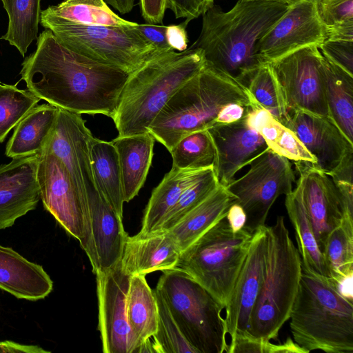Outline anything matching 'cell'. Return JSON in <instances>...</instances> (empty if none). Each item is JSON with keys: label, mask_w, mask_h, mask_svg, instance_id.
<instances>
[{"label": "cell", "mask_w": 353, "mask_h": 353, "mask_svg": "<svg viewBox=\"0 0 353 353\" xmlns=\"http://www.w3.org/2000/svg\"><path fill=\"white\" fill-rule=\"evenodd\" d=\"M36 46L19 72L27 90L71 112L114 117L130 73L68 49L49 29L39 34Z\"/></svg>", "instance_id": "6da1fadb"}, {"label": "cell", "mask_w": 353, "mask_h": 353, "mask_svg": "<svg viewBox=\"0 0 353 353\" xmlns=\"http://www.w3.org/2000/svg\"><path fill=\"white\" fill-rule=\"evenodd\" d=\"M290 4L275 0H238L228 11L214 4L202 15L200 34L188 48L202 50L205 64L246 87L263 63L256 46Z\"/></svg>", "instance_id": "7a4b0ae2"}, {"label": "cell", "mask_w": 353, "mask_h": 353, "mask_svg": "<svg viewBox=\"0 0 353 353\" xmlns=\"http://www.w3.org/2000/svg\"><path fill=\"white\" fill-rule=\"evenodd\" d=\"M205 65L202 50L159 52L131 72L112 118L119 137L143 134L171 97Z\"/></svg>", "instance_id": "3957f363"}, {"label": "cell", "mask_w": 353, "mask_h": 353, "mask_svg": "<svg viewBox=\"0 0 353 353\" xmlns=\"http://www.w3.org/2000/svg\"><path fill=\"white\" fill-rule=\"evenodd\" d=\"M234 103L260 106L244 85L205 64L171 97L148 131L170 152L183 137L216 125L223 107Z\"/></svg>", "instance_id": "277c9868"}, {"label": "cell", "mask_w": 353, "mask_h": 353, "mask_svg": "<svg viewBox=\"0 0 353 353\" xmlns=\"http://www.w3.org/2000/svg\"><path fill=\"white\" fill-rule=\"evenodd\" d=\"M293 341L306 352H353V301L330 279L302 267L290 315Z\"/></svg>", "instance_id": "5b68a950"}, {"label": "cell", "mask_w": 353, "mask_h": 353, "mask_svg": "<svg viewBox=\"0 0 353 353\" xmlns=\"http://www.w3.org/2000/svg\"><path fill=\"white\" fill-rule=\"evenodd\" d=\"M263 279L253 307L248 333L263 342L277 340L289 320L302 273L298 249L292 241L283 216L266 226Z\"/></svg>", "instance_id": "8992f818"}, {"label": "cell", "mask_w": 353, "mask_h": 353, "mask_svg": "<svg viewBox=\"0 0 353 353\" xmlns=\"http://www.w3.org/2000/svg\"><path fill=\"white\" fill-rule=\"evenodd\" d=\"M155 290L197 353H228L224 307L203 286L176 267L163 272Z\"/></svg>", "instance_id": "52a82bcc"}, {"label": "cell", "mask_w": 353, "mask_h": 353, "mask_svg": "<svg viewBox=\"0 0 353 353\" xmlns=\"http://www.w3.org/2000/svg\"><path fill=\"white\" fill-rule=\"evenodd\" d=\"M252 237V234L244 228L233 232L224 217L181 252L176 267L225 308Z\"/></svg>", "instance_id": "ba28073f"}, {"label": "cell", "mask_w": 353, "mask_h": 353, "mask_svg": "<svg viewBox=\"0 0 353 353\" xmlns=\"http://www.w3.org/2000/svg\"><path fill=\"white\" fill-rule=\"evenodd\" d=\"M41 25L68 49L131 73L159 50L133 27L88 26L41 12Z\"/></svg>", "instance_id": "9c48e42d"}, {"label": "cell", "mask_w": 353, "mask_h": 353, "mask_svg": "<svg viewBox=\"0 0 353 353\" xmlns=\"http://www.w3.org/2000/svg\"><path fill=\"white\" fill-rule=\"evenodd\" d=\"M249 165L248 171L234 179L227 188L245 212L244 228L253 234L265 225L276 199L292 191L295 176L290 161L268 147Z\"/></svg>", "instance_id": "30bf717a"}, {"label": "cell", "mask_w": 353, "mask_h": 353, "mask_svg": "<svg viewBox=\"0 0 353 353\" xmlns=\"http://www.w3.org/2000/svg\"><path fill=\"white\" fill-rule=\"evenodd\" d=\"M37 181L44 208L77 239L94 263L89 212L61 160L46 148L37 154Z\"/></svg>", "instance_id": "8fae6325"}, {"label": "cell", "mask_w": 353, "mask_h": 353, "mask_svg": "<svg viewBox=\"0 0 353 353\" xmlns=\"http://www.w3.org/2000/svg\"><path fill=\"white\" fill-rule=\"evenodd\" d=\"M269 64L288 114L301 110L330 118L318 47L301 48Z\"/></svg>", "instance_id": "7c38bea8"}, {"label": "cell", "mask_w": 353, "mask_h": 353, "mask_svg": "<svg viewBox=\"0 0 353 353\" xmlns=\"http://www.w3.org/2000/svg\"><path fill=\"white\" fill-rule=\"evenodd\" d=\"M317 3L318 0H297L290 4L257 43V54L263 64L274 62L305 47H321L326 40V29Z\"/></svg>", "instance_id": "4fadbf2b"}, {"label": "cell", "mask_w": 353, "mask_h": 353, "mask_svg": "<svg viewBox=\"0 0 353 353\" xmlns=\"http://www.w3.org/2000/svg\"><path fill=\"white\" fill-rule=\"evenodd\" d=\"M81 114L58 108L57 119L43 148L64 165L83 203L99 193L94 181L89 150L92 136Z\"/></svg>", "instance_id": "5bb4252c"}, {"label": "cell", "mask_w": 353, "mask_h": 353, "mask_svg": "<svg viewBox=\"0 0 353 353\" xmlns=\"http://www.w3.org/2000/svg\"><path fill=\"white\" fill-rule=\"evenodd\" d=\"M299 172L295 188L298 190L322 252L331 232L345 218H353V205L341 196L330 176L316 168L311 163H294Z\"/></svg>", "instance_id": "9a60e30c"}, {"label": "cell", "mask_w": 353, "mask_h": 353, "mask_svg": "<svg viewBox=\"0 0 353 353\" xmlns=\"http://www.w3.org/2000/svg\"><path fill=\"white\" fill-rule=\"evenodd\" d=\"M99 325L104 353H138L139 343L127 317L126 301L131 276L121 262L96 274Z\"/></svg>", "instance_id": "2e32d148"}, {"label": "cell", "mask_w": 353, "mask_h": 353, "mask_svg": "<svg viewBox=\"0 0 353 353\" xmlns=\"http://www.w3.org/2000/svg\"><path fill=\"white\" fill-rule=\"evenodd\" d=\"M285 125L316 159L314 166L327 175L353 160V142L330 117L296 110L289 113Z\"/></svg>", "instance_id": "e0dca14e"}, {"label": "cell", "mask_w": 353, "mask_h": 353, "mask_svg": "<svg viewBox=\"0 0 353 353\" xmlns=\"http://www.w3.org/2000/svg\"><path fill=\"white\" fill-rule=\"evenodd\" d=\"M265 230L266 225L252 234L247 255L224 308L229 345L237 334L248 333L252 310L263 279Z\"/></svg>", "instance_id": "ac0fdd59"}, {"label": "cell", "mask_w": 353, "mask_h": 353, "mask_svg": "<svg viewBox=\"0 0 353 353\" xmlns=\"http://www.w3.org/2000/svg\"><path fill=\"white\" fill-rule=\"evenodd\" d=\"M208 130L216 151V176L225 187L240 170L268 148L263 137L248 124L245 117L232 123L216 124Z\"/></svg>", "instance_id": "d6986e66"}, {"label": "cell", "mask_w": 353, "mask_h": 353, "mask_svg": "<svg viewBox=\"0 0 353 353\" xmlns=\"http://www.w3.org/2000/svg\"><path fill=\"white\" fill-rule=\"evenodd\" d=\"M37 166V154L0 165V230L12 226L41 200Z\"/></svg>", "instance_id": "ffe728a7"}, {"label": "cell", "mask_w": 353, "mask_h": 353, "mask_svg": "<svg viewBox=\"0 0 353 353\" xmlns=\"http://www.w3.org/2000/svg\"><path fill=\"white\" fill-rule=\"evenodd\" d=\"M90 227L94 250L92 271L105 272L121 259L128 234L122 219L100 192L88 199Z\"/></svg>", "instance_id": "44dd1931"}, {"label": "cell", "mask_w": 353, "mask_h": 353, "mask_svg": "<svg viewBox=\"0 0 353 353\" xmlns=\"http://www.w3.org/2000/svg\"><path fill=\"white\" fill-rule=\"evenodd\" d=\"M181 251L167 232L147 236H128L121 259L123 270L130 276L165 271L176 267Z\"/></svg>", "instance_id": "7402d4cb"}, {"label": "cell", "mask_w": 353, "mask_h": 353, "mask_svg": "<svg viewBox=\"0 0 353 353\" xmlns=\"http://www.w3.org/2000/svg\"><path fill=\"white\" fill-rule=\"evenodd\" d=\"M0 289L18 299L38 301L50 294L53 282L41 265L0 245Z\"/></svg>", "instance_id": "603a6c76"}, {"label": "cell", "mask_w": 353, "mask_h": 353, "mask_svg": "<svg viewBox=\"0 0 353 353\" xmlns=\"http://www.w3.org/2000/svg\"><path fill=\"white\" fill-rule=\"evenodd\" d=\"M236 198L220 183L176 225L166 231L181 252L192 244L213 225L226 216Z\"/></svg>", "instance_id": "cb8c5ba5"}, {"label": "cell", "mask_w": 353, "mask_h": 353, "mask_svg": "<svg viewBox=\"0 0 353 353\" xmlns=\"http://www.w3.org/2000/svg\"><path fill=\"white\" fill-rule=\"evenodd\" d=\"M155 141L149 132L118 136L111 141L119 157L124 202H130L144 185L152 164Z\"/></svg>", "instance_id": "d4e9b609"}, {"label": "cell", "mask_w": 353, "mask_h": 353, "mask_svg": "<svg viewBox=\"0 0 353 353\" xmlns=\"http://www.w3.org/2000/svg\"><path fill=\"white\" fill-rule=\"evenodd\" d=\"M206 168L178 169L172 167L153 190L144 210L142 227L138 234L147 236L157 233L167 214Z\"/></svg>", "instance_id": "484cf974"}, {"label": "cell", "mask_w": 353, "mask_h": 353, "mask_svg": "<svg viewBox=\"0 0 353 353\" xmlns=\"http://www.w3.org/2000/svg\"><path fill=\"white\" fill-rule=\"evenodd\" d=\"M58 108L48 103L32 108L14 128L6 155L13 159L39 153L53 128Z\"/></svg>", "instance_id": "4316f807"}, {"label": "cell", "mask_w": 353, "mask_h": 353, "mask_svg": "<svg viewBox=\"0 0 353 353\" xmlns=\"http://www.w3.org/2000/svg\"><path fill=\"white\" fill-rule=\"evenodd\" d=\"M92 173L98 191L114 212L123 218L124 203L117 151L112 141L89 139Z\"/></svg>", "instance_id": "83f0119b"}, {"label": "cell", "mask_w": 353, "mask_h": 353, "mask_svg": "<svg viewBox=\"0 0 353 353\" xmlns=\"http://www.w3.org/2000/svg\"><path fill=\"white\" fill-rule=\"evenodd\" d=\"M248 124L263 137L268 147L275 153L294 163H311L316 159L307 151L296 135L276 119L267 110L252 108L245 117Z\"/></svg>", "instance_id": "f1b7e54d"}, {"label": "cell", "mask_w": 353, "mask_h": 353, "mask_svg": "<svg viewBox=\"0 0 353 353\" xmlns=\"http://www.w3.org/2000/svg\"><path fill=\"white\" fill-rule=\"evenodd\" d=\"M325 93L331 119L353 142V76L323 56Z\"/></svg>", "instance_id": "f546056e"}, {"label": "cell", "mask_w": 353, "mask_h": 353, "mask_svg": "<svg viewBox=\"0 0 353 353\" xmlns=\"http://www.w3.org/2000/svg\"><path fill=\"white\" fill-rule=\"evenodd\" d=\"M126 308L129 325L141 346L155 334L158 323L154 290L148 285L145 274L131 276Z\"/></svg>", "instance_id": "4dcf8cb0"}, {"label": "cell", "mask_w": 353, "mask_h": 353, "mask_svg": "<svg viewBox=\"0 0 353 353\" xmlns=\"http://www.w3.org/2000/svg\"><path fill=\"white\" fill-rule=\"evenodd\" d=\"M285 208L293 225L302 267L328 278L327 272L298 190L285 195Z\"/></svg>", "instance_id": "1f68e13d"}, {"label": "cell", "mask_w": 353, "mask_h": 353, "mask_svg": "<svg viewBox=\"0 0 353 353\" xmlns=\"http://www.w3.org/2000/svg\"><path fill=\"white\" fill-rule=\"evenodd\" d=\"M8 17V30L0 37L24 57L38 37L41 0H1Z\"/></svg>", "instance_id": "d6a6232c"}, {"label": "cell", "mask_w": 353, "mask_h": 353, "mask_svg": "<svg viewBox=\"0 0 353 353\" xmlns=\"http://www.w3.org/2000/svg\"><path fill=\"white\" fill-rule=\"evenodd\" d=\"M41 12L88 26L133 27L137 24L120 17L104 0H63Z\"/></svg>", "instance_id": "836d02e7"}, {"label": "cell", "mask_w": 353, "mask_h": 353, "mask_svg": "<svg viewBox=\"0 0 353 353\" xmlns=\"http://www.w3.org/2000/svg\"><path fill=\"white\" fill-rule=\"evenodd\" d=\"M322 254L328 279L336 285L353 276V218H345L331 232Z\"/></svg>", "instance_id": "e575fe53"}, {"label": "cell", "mask_w": 353, "mask_h": 353, "mask_svg": "<svg viewBox=\"0 0 353 353\" xmlns=\"http://www.w3.org/2000/svg\"><path fill=\"white\" fill-rule=\"evenodd\" d=\"M172 168L204 169L215 167L216 151L208 130L190 133L181 139L172 148Z\"/></svg>", "instance_id": "d590c367"}, {"label": "cell", "mask_w": 353, "mask_h": 353, "mask_svg": "<svg viewBox=\"0 0 353 353\" xmlns=\"http://www.w3.org/2000/svg\"><path fill=\"white\" fill-rule=\"evenodd\" d=\"M246 88L255 101L283 125L289 114L281 99L269 63L261 65L248 80Z\"/></svg>", "instance_id": "8d00e7d4"}, {"label": "cell", "mask_w": 353, "mask_h": 353, "mask_svg": "<svg viewBox=\"0 0 353 353\" xmlns=\"http://www.w3.org/2000/svg\"><path fill=\"white\" fill-rule=\"evenodd\" d=\"M40 100L28 90L0 83V143Z\"/></svg>", "instance_id": "74e56055"}, {"label": "cell", "mask_w": 353, "mask_h": 353, "mask_svg": "<svg viewBox=\"0 0 353 353\" xmlns=\"http://www.w3.org/2000/svg\"><path fill=\"white\" fill-rule=\"evenodd\" d=\"M219 184L214 167L206 168L201 176L185 190L167 214L158 232H166L172 228Z\"/></svg>", "instance_id": "f35d334b"}, {"label": "cell", "mask_w": 353, "mask_h": 353, "mask_svg": "<svg viewBox=\"0 0 353 353\" xmlns=\"http://www.w3.org/2000/svg\"><path fill=\"white\" fill-rule=\"evenodd\" d=\"M158 305V323L152 342L155 353H197L185 339L165 301L154 289Z\"/></svg>", "instance_id": "ab89813d"}, {"label": "cell", "mask_w": 353, "mask_h": 353, "mask_svg": "<svg viewBox=\"0 0 353 353\" xmlns=\"http://www.w3.org/2000/svg\"><path fill=\"white\" fill-rule=\"evenodd\" d=\"M317 6L325 26L353 20V0H318Z\"/></svg>", "instance_id": "60d3db41"}, {"label": "cell", "mask_w": 353, "mask_h": 353, "mask_svg": "<svg viewBox=\"0 0 353 353\" xmlns=\"http://www.w3.org/2000/svg\"><path fill=\"white\" fill-rule=\"evenodd\" d=\"M319 50L327 59L353 76V41H325Z\"/></svg>", "instance_id": "b9f144b4"}, {"label": "cell", "mask_w": 353, "mask_h": 353, "mask_svg": "<svg viewBox=\"0 0 353 353\" xmlns=\"http://www.w3.org/2000/svg\"><path fill=\"white\" fill-rule=\"evenodd\" d=\"M215 0H166V8L176 19H184L187 24L203 15L214 4Z\"/></svg>", "instance_id": "7bdbcfd3"}, {"label": "cell", "mask_w": 353, "mask_h": 353, "mask_svg": "<svg viewBox=\"0 0 353 353\" xmlns=\"http://www.w3.org/2000/svg\"><path fill=\"white\" fill-rule=\"evenodd\" d=\"M134 28L150 43L160 51L172 50L167 43L166 26L159 24L138 23Z\"/></svg>", "instance_id": "ee69618b"}, {"label": "cell", "mask_w": 353, "mask_h": 353, "mask_svg": "<svg viewBox=\"0 0 353 353\" xmlns=\"http://www.w3.org/2000/svg\"><path fill=\"white\" fill-rule=\"evenodd\" d=\"M141 14L151 24H161L165 15L166 0H139Z\"/></svg>", "instance_id": "f6af8a7d"}, {"label": "cell", "mask_w": 353, "mask_h": 353, "mask_svg": "<svg viewBox=\"0 0 353 353\" xmlns=\"http://www.w3.org/2000/svg\"><path fill=\"white\" fill-rule=\"evenodd\" d=\"M187 26L188 24L183 21L179 24H171L166 26L167 43L172 50L183 52L188 48Z\"/></svg>", "instance_id": "bcb514c9"}, {"label": "cell", "mask_w": 353, "mask_h": 353, "mask_svg": "<svg viewBox=\"0 0 353 353\" xmlns=\"http://www.w3.org/2000/svg\"><path fill=\"white\" fill-rule=\"evenodd\" d=\"M252 108V107L239 103H230L221 110L216 124H228L239 121L245 117Z\"/></svg>", "instance_id": "7dc6e473"}, {"label": "cell", "mask_w": 353, "mask_h": 353, "mask_svg": "<svg viewBox=\"0 0 353 353\" xmlns=\"http://www.w3.org/2000/svg\"><path fill=\"white\" fill-rule=\"evenodd\" d=\"M325 29V41H353V20L334 23Z\"/></svg>", "instance_id": "c3c4849f"}, {"label": "cell", "mask_w": 353, "mask_h": 353, "mask_svg": "<svg viewBox=\"0 0 353 353\" xmlns=\"http://www.w3.org/2000/svg\"><path fill=\"white\" fill-rule=\"evenodd\" d=\"M225 217L233 232H237L244 228L246 214L236 201L230 206Z\"/></svg>", "instance_id": "681fc988"}, {"label": "cell", "mask_w": 353, "mask_h": 353, "mask_svg": "<svg viewBox=\"0 0 353 353\" xmlns=\"http://www.w3.org/2000/svg\"><path fill=\"white\" fill-rule=\"evenodd\" d=\"M0 352L50 353L35 345H25L11 341H0Z\"/></svg>", "instance_id": "f907efd6"}, {"label": "cell", "mask_w": 353, "mask_h": 353, "mask_svg": "<svg viewBox=\"0 0 353 353\" xmlns=\"http://www.w3.org/2000/svg\"><path fill=\"white\" fill-rule=\"evenodd\" d=\"M121 14H124L132 11L134 6V0H104Z\"/></svg>", "instance_id": "816d5d0a"}, {"label": "cell", "mask_w": 353, "mask_h": 353, "mask_svg": "<svg viewBox=\"0 0 353 353\" xmlns=\"http://www.w3.org/2000/svg\"><path fill=\"white\" fill-rule=\"evenodd\" d=\"M353 276L343 279L336 285L340 293L347 299L353 301Z\"/></svg>", "instance_id": "f5cc1de1"}, {"label": "cell", "mask_w": 353, "mask_h": 353, "mask_svg": "<svg viewBox=\"0 0 353 353\" xmlns=\"http://www.w3.org/2000/svg\"><path fill=\"white\" fill-rule=\"evenodd\" d=\"M275 1H283V2H286V3H289V4H291V3L295 2L297 0H275Z\"/></svg>", "instance_id": "db71d44e"}]
</instances>
